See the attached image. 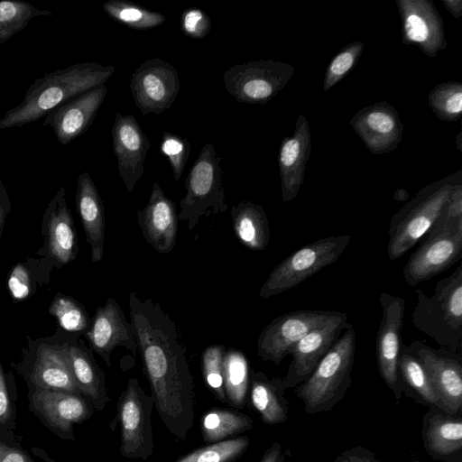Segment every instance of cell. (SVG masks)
<instances>
[{"mask_svg": "<svg viewBox=\"0 0 462 462\" xmlns=\"http://www.w3.org/2000/svg\"><path fill=\"white\" fill-rule=\"evenodd\" d=\"M351 239L349 235L328 236L297 249L271 272L259 291V296L268 299L300 285L323 268L333 264Z\"/></svg>", "mask_w": 462, "mask_h": 462, "instance_id": "8992f818", "label": "cell"}, {"mask_svg": "<svg viewBox=\"0 0 462 462\" xmlns=\"http://www.w3.org/2000/svg\"><path fill=\"white\" fill-rule=\"evenodd\" d=\"M0 462H33L22 449L0 441Z\"/></svg>", "mask_w": 462, "mask_h": 462, "instance_id": "ab89813d", "label": "cell"}, {"mask_svg": "<svg viewBox=\"0 0 462 462\" xmlns=\"http://www.w3.org/2000/svg\"><path fill=\"white\" fill-rule=\"evenodd\" d=\"M368 125L380 133H389L393 127V119L381 112L372 113L367 117Z\"/></svg>", "mask_w": 462, "mask_h": 462, "instance_id": "60d3db41", "label": "cell"}, {"mask_svg": "<svg viewBox=\"0 0 462 462\" xmlns=\"http://www.w3.org/2000/svg\"><path fill=\"white\" fill-rule=\"evenodd\" d=\"M43 246L38 252L60 265L72 262L78 254V239L70 209L61 187L45 209L42 223Z\"/></svg>", "mask_w": 462, "mask_h": 462, "instance_id": "9a60e30c", "label": "cell"}, {"mask_svg": "<svg viewBox=\"0 0 462 462\" xmlns=\"http://www.w3.org/2000/svg\"><path fill=\"white\" fill-rule=\"evenodd\" d=\"M33 278L32 272L24 263H17L12 269L8 280L7 289L14 300H23L32 292Z\"/></svg>", "mask_w": 462, "mask_h": 462, "instance_id": "8d00e7d4", "label": "cell"}, {"mask_svg": "<svg viewBox=\"0 0 462 462\" xmlns=\"http://www.w3.org/2000/svg\"><path fill=\"white\" fill-rule=\"evenodd\" d=\"M334 462H379L369 453L349 450L341 454Z\"/></svg>", "mask_w": 462, "mask_h": 462, "instance_id": "f6af8a7d", "label": "cell"}, {"mask_svg": "<svg viewBox=\"0 0 462 462\" xmlns=\"http://www.w3.org/2000/svg\"><path fill=\"white\" fill-rule=\"evenodd\" d=\"M114 71L112 65L82 62L46 73L36 79L23 100L0 118V130L39 120L65 101L105 85Z\"/></svg>", "mask_w": 462, "mask_h": 462, "instance_id": "7a4b0ae2", "label": "cell"}, {"mask_svg": "<svg viewBox=\"0 0 462 462\" xmlns=\"http://www.w3.org/2000/svg\"><path fill=\"white\" fill-rule=\"evenodd\" d=\"M260 462H285L282 445L276 441L265 451Z\"/></svg>", "mask_w": 462, "mask_h": 462, "instance_id": "bcb514c9", "label": "cell"}, {"mask_svg": "<svg viewBox=\"0 0 462 462\" xmlns=\"http://www.w3.org/2000/svg\"><path fill=\"white\" fill-rule=\"evenodd\" d=\"M51 462H53V461H51Z\"/></svg>", "mask_w": 462, "mask_h": 462, "instance_id": "c3c4849f", "label": "cell"}, {"mask_svg": "<svg viewBox=\"0 0 462 462\" xmlns=\"http://www.w3.org/2000/svg\"><path fill=\"white\" fill-rule=\"evenodd\" d=\"M181 31L192 39H202L211 30L212 23L209 16L198 8H189L180 16Z\"/></svg>", "mask_w": 462, "mask_h": 462, "instance_id": "d590c367", "label": "cell"}, {"mask_svg": "<svg viewBox=\"0 0 462 462\" xmlns=\"http://www.w3.org/2000/svg\"><path fill=\"white\" fill-rule=\"evenodd\" d=\"M31 404L45 424L70 436L73 424L88 420L93 408L80 394L41 388L32 391Z\"/></svg>", "mask_w": 462, "mask_h": 462, "instance_id": "ffe728a7", "label": "cell"}, {"mask_svg": "<svg viewBox=\"0 0 462 462\" xmlns=\"http://www.w3.org/2000/svg\"><path fill=\"white\" fill-rule=\"evenodd\" d=\"M186 195L180 202L179 220L187 221L191 231L202 216L226 210L221 157L212 143H206L186 178Z\"/></svg>", "mask_w": 462, "mask_h": 462, "instance_id": "5b68a950", "label": "cell"}, {"mask_svg": "<svg viewBox=\"0 0 462 462\" xmlns=\"http://www.w3.org/2000/svg\"><path fill=\"white\" fill-rule=\"evenodd\" d=\"M49 312L57 319L60 328L69 332L85 331L91 324L84 307L75 299L61 293L55 295Z\"/></svg>", "mask_w": 462, "mask_h": 462, "instance_id": "d6a6232c", "label": "cell"}, {"mask_svg": "<svg viewBox=\"0 0 462 462\" xmlns=\"http://www.w3.org/2000/svg\"><path fill=\"white\" fill-rule=\"evenodd\" d=\"M52 15V12L41 10L25 1H0V44L23 30L32 18Z\"/></svg>", "mask_w": 462, "mask_h": 462, "instance_id": "f546056e", "label": "cell"}, {"mask_svg": "<svg viewBox=\"0 0 462 462\" xmlns=\"http://www.w3.org/2000/svg\"><path fill=\"white\" fill-rule=\"evenodd\" d=\"M109 17L135 30H147L162 24L166 18L138 5L122 0H109L103 4Z\"/></svg>", "mask_w": 462, "mask_h": 462, "instance_id": "4dcf8cb0", "label": "cell"}, {"mask_svg": "<svg viewBox=\"0 0 462 462\" xmlns=\"http://www.w3.org/2000/svg\"><path fill=\"white\" fill-rule=\"evenodd\" d=\"M191 145L185 137L164 132L161 142V152L164 154L171 166L175 180H179L187 163Z\"/></svg>", "mask_w": 462, "mask_h": 462, "instance_id": "e575fe53", "label": "cell"}, {"mask_svg": "<svg viewBox=\"0 0 462 462\" xmlns=\"http://www.w3.org/2000/svg\"><path fill=\"white\" fill-rule=\"evenodd\" d=\"M427 448L441 456L454 454L462 448V420L453 415H433L425 432Z\"/></svg>", "mask_w": 462, "mask_h": 462, "instance_id": "83f0119b", "label": "cell"}, {"mask_svg": "<svg viewBox=\"0 0 462 462\" xmlns=\"http://www.w3.org/2000/svg\"><path fill=\"white\" fill-rule=\"evenodd\" d=\"M234 231L239 241L247 248L259 251L267 247L270 226L267 216L260 205L241 201L231 208Z\"/></svg>", "mask_w": 462, "mask_h": 462, "instance_id": "d4e9b609", "label": "cell"}, {"mask_svg": "<svg viewBox=\"0 0 462 462\" xmlns=\"http://www.w3.org/2000/svg\"><path fill=\"white\" fill-rule=\"evenodd\" d=\"M351 326L346 313L340 312L337 318L302 337L291 348V362L286 375L282 378L284 388H295L307 380L340 337L341 331Z\"/></svg>", "mask_w": 462, "mask_h": 462, "instance_id": "5bb4252c", "label": "cell"}, {"mask_svg": "<svg viewBox=\"0 0 462 462\" xmlns=\"http://www.w3.org/2000/svg\"><path fill=\"white\" fill-rule=\"evenodd\" d=\"M225 347L222 345H211L202 354V374L205 383L215 397L226 402L223 383V359Z\"/></svg>", "mask_w": 462, "mask_h": 462, "instance_id": "836d02e7", "label": "cell"}, {"mask_svg": "<svg viewBox=\"0 0 462 462\" xmlns=\"http://www.w3.org/2000/svg\"><path fill=\"white\" fill-rule=\"evenodd\" d=\"M154 406L152 395L145 393L137 378H130L121 393L116 417L110 423L115 430L120 427L122 457L146 461L153 453L152 412Z\"/></svg>", "mask_w": 462, "mask_h": 462, "instance_id": "52a82bcc", "label": "cell"}, {"mask_svg": "<svg viewBox=\"0 0 462 462\" xmlns=\"http://www.w3.org/2000/svg\"><path fill=\"white\" fill-rule=\"evenodd\" d=\"M300 152V144L295 139H291L283 145L281 152V162L283 166L292 165Z\"/></svg>", "mask_w": 462, "mask_h": 462, "instance_id": "b9f144b4", "label": "cell"}, {"mask_svg": "<svg viewBox=\"0 0 462 462\" xmlns=\"http://www.w3.org/2000/svg\"><path fill=\"white\" fill-rule=\"evenodd\" d=\"M420 362L437 393L443 411L455 415L462 406L461 356L448 348L435 349L420 340L406 345Z\"/></svg>", "mask_w": 462, "mask_h": 462, "instance_id": "9c48e42d", "label": "cell"}, {"mask_svg": "<svg viewBox=\"0 0 462 462\" xmlns=\"http://www.w3.org/2000/svg\"><path fill=\"white\" fill-rule=\"evenodd\" d=\"M356 339L352 325L337 338L308 379L295 387L293 393L303 402L308 414L328 411L345 396L351 384Z\"/></svg>", "mask_w": 462, "mask_h": 462, "instance_id": "277c9868", "label": "cell"}, {"mask_svg": "<svg viewBox=\"0 0 462 462\" xmlns=\"http://www.w3.org/2000/svg\"><path fill=\"white\" fill-rule=\"evenodd\" d=\"M416 305L411 312L414 327L438 345L453 351L462 346V265L439 280L432 296L415 291Z\"/></svg>", "mask_w": 462, "mask_h": 462, "instance_id": "3957f363", "label": "cell"}, {"mask_svg": "<svg viewBox=\"0 0 462 462\" xmlns=\"http://www.w3.org/2000/svg\"><path fill=\"white\" fill-rule=\"evenodd\" d=\"M382 308V319L378 327L375 353L378 369L386 385L400 395L402 378L398 369L399 355L402 347L405 300L387 292L379 297Z\"/></svg>", "mask_w": 462, "mask_h": 462, "instance_id": "8fae6325", "label": "cell"}, {"mask_svg": "<svg viewBox=\"0 0 462 462\" xmlns=\"http://www.w3.org/2000/svg\"><path fill=\"white\" fill-rule=\"evenodd\" d=\"M446 106L449 113H459L462 109V94L458 92L452 95L448 99Z\"/></svg>", "mask_w": 462, "mask_h": 462, "instance_id": "7dc6e473", "label": "cell"}, {"mask_svg": "<svg viewBox=\"0 0 462 462\" xmlns=\"http://www.w3.org/2000/svg\"><path fill=\"white\" fill-rule=\"evenodd\" d=\"M398 369L402 382L406 383L425 402L443 411L442 403L424 367L404 344L401 347Z\"/></svg>", "mask_w": 462, "mask_h": 462, "instance_id": "f1b7e54d", "label": "cell"}, {"mask_svg": "<svg viewBox=\"0 0 462 462\" xmlns=\"http://www.w3.org/2000/svg\"><path fill=\"white\" fill-rule=\"evenodd\" d=\"M75 201L86 240L91 249V260L98 263L104 255V207L98 189L87 171L78 178Z\"/></svg>", "mask_w": 462, "mask_h": 462, "instance_id": "7402d4cb", "label": "cell"}, {"mask_svg": "<svg viewBox=\"0 0 462 462\" xmlns=\"http://www.w3.org/2000/svg\"><path fill=\"white\" fill-rule=\"evenodd\" d=\"M106 94L105 84L78 95L50 110L42 125H50L59 143L67 145L88 129Z\"/></svg>", "mask_w": 462, "mask_h": 462, "instance_id": "e0dca14e", "label": "cell"}, {"mask_svg": "<svg viewBox=\"0 0 462 462\" xmlns=\"http://www.w3.org/2000/svg\"><path fill=\"white\" fill-rule=\"evenodd\" d=\"M11 415V405L6 380L2 364H0V425L5 424Z\"/></svg>", "mask_w": 462, "mask_h": 462, "instance_id": "f35d334b", "label": "cell"}, {"mask_svg": "<svg viewBox=\"0 0 462 462\" xmlns=\"http://www.w3.org/2000/svg\"><path fill=\"white\" fill-rule=\"evenodd\" d=\"M180 88L175 67L160 58L143 62L132 74L130 90L143 116L159 115L174 103Z\"/></svg>", "mask_w": 462, "mask_h": 462, "instance_id": "30bf717a", "label": "cell"}, {"mask_svg": "<svg viewBox=\"0 0 462 462\" xmlns=\"http://www.w3.org/2000/svg\"><path fill=\"white\" fill-rule=\"evenodd\" d=\"M175 204L153 182L146 206L137 211V223L145 241L160 254H168L175 246L178 233Z\"/></svg>", "mask_w": 462, "mask_h": 462, "instance_id": "d6986e66", "label": "cell"}, {"mask_svg": "<svg viewBox=\"0 0 462 462\" xmlns=\"http://www.w3.org/2000/svg\"><path fill=\"white\" fill-rule=\"evenodd\" d=\"M73 377L79 392L97 411H103L109 402L105 374L97 365L92 353L83 344L68 346Z\"/></svg>", "mask_w": 462, "mask_h": 462, "instance_id": "603a6c76", "label": "cell"}, {"mask_svg": "<svg viewBox=\"0 0 462 462\" xmlns=\"http://www.w3.org/2000/svg\"><path fill=\"white\" fill-rule=\"evenodd\" d=\"M461 256L462 230L426 234L403 267V279L414 287L449 269Z\"/></svg>", "mask_w": 462, "mask_h": 462, "instance_id": "7c38bea8", "label": "cell"}, {"mask_svg": "<svg viewBox=\"0 0 462 462\" xmlns=\"http://www.w3.org/2000/svg\"><path fill=\"white\" fill-rule=\"evenodd\" d=\"M249 444L247 436L227 439L197 448L174 462H235L247 450Z\"/></svg>", "mask_w": 462, "mask_h": 462, "instance_id": "1f68e13d", "label": "cell"}, {"mask_svg": "<svg viewBox=\"0 0 462 462\" xmlns=\"http://www.w3.org/2000/svg\"><path fill=\"white\" fill-rule=\"evenodd\" d=\"M69 344L45 340L37 344L30 374L35 388L80 394L71 371Z\"/></svg>", "mask_w": 462, "mask_h": 462, "instance_id": "44dd1931", "label": "cell"}, {"mask_svg": "<svg viewBox=\"0 0 462 462\" xmlns=\"http://www.w3.org/2000/svg\"><path fill=\"white\" fill-rule=\"evenodd\" d=\"M10 210L11 201L9 199V195L6 187L4 185L2 180L0 179V238L2 236L6 217L8 216Z\"/></svg>", "mask_w": 462, "mask_h": 462, "instance_id": "7bdbcfd3", "label": "cell"}, {"mask_svg": "<svg viewBox=\"0 0 462 462\" xmlns=\"http://www.w3.org/2000/svg\"><path fill=\"white\" fill-rule=\"evenodd\" d=\"M405 29L409 38L412 41L421 42L427 39V25L424 20L416 14H411L407 18Z\"/></svg>", "mask_w": 462, "mask_h": 462, "instance_id": "74e56055", "label": "cell"}, {"mask_svg": "<svg viewBox=\"0 0 462 462\" xmlns=\"http://www.w3.org/2000/svg\"><path fill=\"white\" fill-rule=\"evenodd\" d=\"M249 388L251 404L264 423L275 425L287 420L288 402L282 378H269L263 372L251 371Z\"/></svg>", "mask_w": 462, "mask_h": 462, "instance_id": "cb8c5ba5", "label": "cell"}, {"mask_svg": "<svg viewBox=\"0 0 462 462\" xmlns=\"http://www.w3.org/2000/svg\"><path fill=\"white\" fill-rule=\"evenodd\" d=\"M131 323L161 420L178 441L194 425V382L177 327L151 299L129 294Z\"/></svg>", "mask_w": 462, "mask_h": 462, "instance_id": "6da1fadb", "label": "cell"}, {"mask_svg": "<svg viewBox=\"0 0 462 462\" xmlns=\"http://www.w3.org/2000/svg\"><path fill=\"white\" fill-rule=\"evenodd\" d=\"M253 428L251 417L229 409L214 408L201 419V435L206 443L227 439Z\"/></svg>", "mask_w": 462, "mask_h": 462, "instance_id": "4316f807", "label": "cell"}, {"mask_svg": "<svg viewBox=\"0 0 462 462\" xmlns=\"http://www.w3.org/2000/svg\"><path fill=\"white\" fill-rule=\"evenodd\" d=\"M354 58L349 52L339 54L332 62L330 69L335 75H341L346 72L352 66Z\"/></svg>", "mask_w": 462, "mask_h": 462, "instance_id": "ee69618b", "label": "cell"}, {"mask_svg": "<svg viewBox=\"0 0 462 462\" xmlns=\"http://www.w3.org/2000/svg\"><path fill=\"white\" fill-rule=\"evenodd\" d=\"M339 311L300 310L273 319L259 334L257 355L264 362L280 365L308 333L337 318Z\"/></svg>", "mask_w": 462, "mask_h": 462, "instance_id": "ba28073f", "label": "cell"}, {"mask_svg": "<svg viewBox=\"0 0 462 462\" xmlns=\"http://www.w3.org/2000/svg\"><path fill=\"white\" fill-rule=\"evenodd\" d=\"M86 337L91 349L98 354L107 366L111 365V355L116 346H124L134 356L138 350L134 328L113 298L95 312Z\"/></svg>", "mask_w": 462, "mask_h": 462, "instance_id": "ac0fdd59", "label": "cell"}, {"mask_svg": "<svg viewBox=\"0 0 462 462\" xmlns=\"http://www.w3.org/2000/svg\"><path fill=\"white\" fill-rule=\"evenodd\" d=\"M112 144L119 176L126 190L132 192L143 173L150 141L134 116L116 113Z\"/></svg>", "mask_w": 462, "mask_h": 462, "instance_id": "2e32d148", "label": "cell"}, {"mask_svg": "<svg viewBox=\"0 0 462 462\" xmlns=\"http://www.w3.org/2000/svg\"><path fill=\"white\" fill-rule=\"evenodd\" d=\"M447 200L446 192L431 194L413 201L393 217L387 244L390 260L402 257L426 235Z\"/></svg>", "mask_w": 462, "mask_h": 462, "instance_id": "4fadbf2b", "label": "cell"}, {"mask_svg": "<svg viewBox=\"0 0 462 462\" xmlns=\"http://www.w3.org/2000/svg\"><path fill=\"white\" fill-rule=\"evenodd\" d=\"M250 367L245 356L239 350H226L223 359V383L226 402L243 409L250 384Z\"/></svg>", "mask_w": 462, "mask_h": 462, "instance_id": "484cf974", "label": "cell"}]
</instances>
